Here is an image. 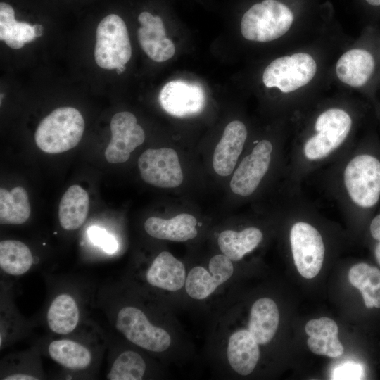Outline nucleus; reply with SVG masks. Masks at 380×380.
I'll return each mask as SVG.
<instances>
[{
  "label": "nucleus",
  "instance_id": "2eb2a0df",
  "mask_svg": "<svg viewBox=\"0 0 380 380\" xmlns=\"http://www.w3.org/2000/svg\"><path fill=\"white\" fill-rule=\"evenodd\" d=\"M146 277L151 286L170 291L179 290L186 279L184 264L167 251L156 256Z\"/></svg>",
  "mask_w": 380,
  "mask_h": 380
},
{
  "label": "nucleus",
  "instance_id": "72a5a7b5",
  "mask_svg": "<svg viewBox=\"0 0 380 380\" xmlns=\"http://www.w3.org/2000/svg\"><path fill=\"white\" fill-rule=\"evenodd\" d=\"M5 42L9 47L15 49L22 48L25 44V43L15 39H7Z\"/></svg>",
  "mask_w": 380,
  "mask_h": 380
},
{
  "label": "nucleus",
  "instance_id": "7c9ffc66",
  "mask_svg": "<svg viewBox=\"0 0 380 380\" xmlns=\"http://www.w3.org/2000/svg\"><path fill=\"white\" fill-rule=\"evenodd\" d=\"M364 376V368L360 364L347 362L336 367L331 379L335 380H356L362 379Z\"/></svg>",
  "mask_w": 380,
  "mask_h": 380
},
{
  "label": "nucleus",
  "instance_id": "5701e85b",
  "mask_svg": "<svg viewBox=\"0 0 380 380\" xmlns=\"http://www.w3.org/2000/svg\"><path fill=\"white\" fill-rule=\"evenodd\" d=\"M48 353L53 361L72 371L84 370L92 362V354L89 348L70 339L51 341Z\"/></svg>",
  "mask_w": 380,
  "mask_h": 380
},
{
  "label": "nucleus",
  "instance_id": "f3484780",
  "mask_svg": "<svg viewBox=\"0 0 380 380\" xmlns=\"http://www.w3.org/2000/svg\"><path fill=\"white\" fill-rule=\"evenodd\" d=\"M196 219L191 215L182 213L170 219L151 217L144 223L148 235L158 239L186 241L196 236Z\"/></svg>",
  "mask_w": 380,
  "mask_h": 380
},
{
  "label": "nucleus",
  "instance_id": "7ed1b4c3",
  "mask_svg": "<svg viewBox=\"0 0 380 380\" xmlns=\"http://www.w3.org/2000/svg\"><path fill=\"white\" fill-rule=\"evenodd\" d=\"M84 129V121L80 111L72 107L55 109L39 124L35 142L39 149L48 153L67 151L78 144Z\"/></svg>",
  "mask_w": 380,
  "mask_h": 380
},
{
  "label": "nucleus",
  "instance_id": "f704fd0d",
  "mask_svg": "<svg viewBox=\"0 0 380 380\" xmlns=\"http://www.w3.org/2000/svg\"><path fill=\"white\" fill-rule=\"evenodd\" d=\"M36 37H39L43 34L44 28L42 25L36 24L32 25Z\"/></svg>",
  "mask_w": 380,
  "mask_h": 380
},
{
  "label": "nucleus",
  "instance_id": "ddd939ff",
  "mask_svg": "<svg viewBox=\"0 0 380 380\" xmlns=\"http://www.w3.org/2000/svg\"><path fill=\"white\" fill-rule=\"evenodd\" d=\"M247 137V128L241 121L234 120L226 126L213 156V166L217 175L225 177L233 172Z\"/></svg>",
  "mask_w": 380,
  "mask_h": 380
},
{
  "label": "nucleus",
  "instance_id": "cd10ccee",
  "mask_svg": "<svg viewBox=\"0 0 380 380\" xmlns=\"http://www.w3.org/2000/svg\"><path fill=\"white\" fill-rule=\"evenodd\" d=\"M139 43L147 56L156 62H164L170 59L175 54V47L173 42L165 37L161 40L144 39Z\"/></svg>",
  "mask_w": 380,
  "mask_h": 380
},
{
  "label": "nucleus",
  "instance_id": "6ab92c4d",
  "mask_svg": "<svg viewBox=\"0 0 380 380\" xmlns=\"http://www.w3.org/2000/svg\"><path fill=\"white\" fill-rule=\"evenodd\" d=\"M279 321V313L274 301L262 298L252 305L248 331L258 344H267L275 335Z\"/></svg>",
  "mask_w": 380,
  "mask_h": 380
},
{
  "label": "nucleus",
  "instance_id": "393cba45",
  "mask_svg": "<svg viewBox=\"0 0 380 380\" xmlns=\"http://www.w3.org/2000/svg\"><path fill=\"white\" fill-rule=\"evenodd\" d=\"M31 213L26 190L17 186L8 191L0 189V222L1 224H20L25 222Z\"/></svg>",
  "mask_w": 380,
  "mask_h": 380
},
{
  "label": "nucleus",
  "instance_id": "f257e3e1",
  "mask_svg": "<svg viewBox=\"0 0 380 380\" xmlns=\"http://www.w3.org/2000/svg\"><path fill=\"white\" fill-rule=\"evenodd\" d=\"M322 184L338 208L366 226L380 205V142L354 144L327 165Z\"/></svg>",
  "mask_w": 380,
  "mask_h": 380
},
{
  "label": "nucleus",
  "instance_id": "9d476101",
  "mask_svg": "<svg viewBox=\"0 0 380 380\" xmlns=\"http://www.w3.org/2000/svg\"><path fill=\"white\" fill-rule=\"evenodd\" d=\"M111 139L104 155L108 162H126L132 152L145 139L142 127L134 115L122 111L113 115L110 121Z\"/></svg>",
  "mask_w": 380,
  "mask_h": 380
},
{
  "label": "nucleus",
  "instance_id": "4be33fe9",
  "mask_svg": "<svg viewBox=\"0 0 380 380\" xmlns=\"http://www.w3.org/2000/svg\"><path fill=\"white\" fill-rule=\"evenodd\" d=\"M263 239L262 231L255 227H248L240 232L224 230L217 239L222 253L231 260H240L245 254L254 250Z\"/></svg>",
  "mask_w": 380,
  "mask_h": 380
},
{
  "label": "nucleus",
  "instance_id": "c85d7f7f",
  "mask_svg": "<svg viewBox=\"0 0 380 380\" xmlns=\"http://www.w3.org/2000/svg\"><path fill=\"white\" fill-rule=\"evenodd\" d=\"M36 38L33 26L25 23L15 21L6 27H0V39H15L27 43Z\"/></svg>",
  "mask_w": 380,
  "mask_h": 380
},
{
  "label": "nucleus",
  "instance_id": "e433bc0d",
  "mask_svg": "<svg viewBox=\"0 0 380 380\" xmlns=\"http://www.w3.org/2000/svg\"><path fill=\"white\" fill-rule=\"evenodd\" d=\"M125 69H126L125 65H122L118 67L115 70H116L117 73L120 75V74H122L125 70Z\"/></svg>",
  "mask_w": 380,
  "mask_h": 380
},
{
  "label": "nucleus",
  "instance_id": "20e7f679",
  "mask_svg": "<svg viewBox=\"0 0 380 380\" xmlns=\"http://www.w3.org/2000/svg\"><path fill=\"white\" fill-rule=\"evenodd\" d=\"M293 22V13L287 6L277 0H264L243 14L241 32L248 40L267 42L285 34Z\"/></svg>",
  "mask_w": 380,
  "mask_h": 380
},
{
  "label": "nucleus",
  "instance_id": "a211bd4d",
  "mask_svg": "<svg viewBox=\"0 0 380 380\" xmlns=\"http://www.w3.org/2000/svg\"><path fill=\"white\" fill-rule=\"evenodd\" d=\"M260 357L258 343L248 330L234 332L229 339L227 358L232 369L242 376L250 374Z\"/></svg>",
  "mask_w": 380,
  "mask_h": 380
},
{
  "label": "nucleus",
  "instance_id": "412c9836",
  "mask_svg": "<svg viewBox=\"0 0 380 380\" xmlns=\"http://www.w3.org/2000/svg\"><path fill=\"white\" fill-rule=\"evenodd\" d=\"M80 317V310L75 298L68 293H61L50 304L46 321L51 331L65 335L75 329Z\"/></svg>",
  "mask_w": 380,
  "mask_h": 380
},
{
  "label": "nucleus",
  "instance_id": "c756f323",
  "mask_svg": "<svg viewBox=\"0 0 380 380\" xmlns=\"http://www.w3.org/2000/svg\"><path fill=\"white\" fill-rule=\"evenodd\" d=\"M87 234L94 245L99 246L107 253H114L118 248L115 237L100 227H90L87 230Z\"/></svg>",
  "mask_w": 380,
  "mask_h": 380
},
{
  "label": "nucleus",
  "instance_id": "9b49d317",
  "mask_svg": "<svg viewBox=\"0 0 380 380\" xmlns=\"http://www.w3.org/2000/svg\"><path fill=\"white\" fill-rule=\"evenodd\" d=\"M159 102L170 115L184 118L201 113L205 106L206 96L200 85L177 80L164 85L159 94Z\"/></svg>",
  "mask_w": 380,
  "mask_h": 380
},
{
  "label": "nucleus",
  "instance_id": "f8f14e48",
  "mask_svg": "<svg viewBox=\"0 0 380 380\" xmlns=\"http://www.w3.org/2000/svg\"><path fill=\"white\" fill-rule=\"evenodd\" d=\"M209 272L201 266L193 267L186 279L185 288L189 296L204 299L232 275V260L224 254L213 256L209 262Z\"/></svg>",
  "mask_w": 380,
  "mask_h": 380
},
{
  "label": "nucleus",
  "instance_id": "1a4fd4ad",
  "mask_svg": "<svg viewBox=\"0 0 380 380\" xmlns=\"http://www.w3.org/2000/svg\"><path fill=\"white\" fill-rule=\"evenodd\" d=\"M141 178L160 188H175L183 181V173L177 152L172 148H149L138 160Z\"/></svg>",
  "mask_w": 380,
  "mask_h": 380
},
{
  "label": "nucleus",
  "instance_id": "4468645a",
  "mask_svg": "<svg viewBox=\"0 0 380 380\" xmlns=\"http://www.w3.org/2000/svg\"><path fill=\"white\" fill-rule=\"evenodd\" d=\"M376 68L375 59L364 49H353L345 52L336 66L337 77L352 87H361L372 78Z\"/></svg>",
  "mask_w": 380,
  "mask_h": 380
},
{
  "label": "nucleus",
  "instance_id": "b1692460",
  "mask_svg": "<svg viewBox=\"0 0 380 380\" xmlns=\"http://www.w3.org/2000/svg\"><path fill=\"white\" fill-rule=\"evenodd\" d=\"M349 281L360 292L368 309H380V270L366 262L354 265L348 273Z\"/></svg>",
  "mask_w": 380,
  "mask_h": 380
},
{
  "label": "nucleus",
  "instance_id": "dca6fc26",
  "mask_svg": "<svg viewBox=\"0 0 380 380\" xmlns=\"http://www.w3.org/2000/svg\"><path fill=\"white\" fill-rule=\"evenodd\" d=\"M305 330L309 336L308 346L312 353L331 357L343 353V346L338 338V328L333 319L325 317L311 319Z\"/></svg>",
  "mask_w": 380,
  "mask_h": 380
},
{
  "label": "nucleus",
  "instance_id": "473e14b6",
  "mask_svg": "<svg viewBox=\"0 0 380 380\" xmlns=\"http://www.w3.org/2000/svg\"><path fill=\"white\" fill-rule=\"evenodd\" d=\"M1 379L4 380H36L38 378L32 374H25V373H15L6 375Z\"/></svg>",
  "mask_w": 380,
  "mask_h": 380
},
{
  "label": "nucleus",
  "instance_id": "a878e982",
  "mask_svg": "<svg viewBox=\"0 0 380 380\" xmlns=\"http://www.w3.org/2000/svg\"><path fill=\"white\" fill-rule=\"evenodd\" d=\"M33 257L30 248L17 240H4L0 242V267L5 273L20 276L32 267Z\"/></svg>",
  "mask_w": 380,
  "mask_h": 380
},
{
  "label": "nucleus",
  "instance_id": "423d86ee",
  "mask_svg": "<svg viewBox=\"0 0 380 380\" xmlns=\"http://www.w3.org/2000/svg\"><path fill=\"white\" fill-rule=\"evenodd\" d=\"M277 151L268 139L255 141L233 174L229 184L232 192L242 197L256 192L275 162Z\"/></svg>",
  "mask_w": 380,
  "mask_h": 380
},
{
  "label": "nucleus",
  "instance_id": "2f4dec72",
  "mask_svg": "<svg viewBox=\"0 0 380 380\" xmlns=\"http://www.w3.org/2000/svg\"><path fill=\"white\" fill-rule=\"evenodd\" d=\"M368 232L373 243V253L380 266V205L367 224Z\"/></svg>",
  "mask_w": 380,
  "mask_h": 380
},
{
  "label": "nucleus",
  "instance_id": "bb28decb",
  "mask_svg": "<svg viewBox=\"0 0 380 380\" xmlns=\"http://www.w3.org/2000/svg\"><path fill=\"white\" fill-rule=\"evenodd\" d=\"M146 371L141 356L132 350H126L114 360L106 379L110 380H140Z\"/></svg>",
  "mask_w": 380,
  "mask_h": 380
},
{
  "label": "nucleus",
  "instance_id": "f03ea898",
  "mask_svg": "<svg viewBox=\"0 0 380 380\" xmlns=\"http://www.w3.org/2000/svg\"><path fill=\"white\" fill-rule=\"evenodd\" d=\"M353 116L346 109L331 106L319 112L311 124L291 145L286 160V189L300 191L303 181L338 158L355 143Z\"/></svg>",
  "mask_w": 380,
  "mask_h": 380
},
{
  "label": "nucleus",
  "instance_id": "39448f33",
  "mask_svg": "<svg viewBox=\"0 0 380 380\" xmlns=\"http://www.w3.org/2000/svg\"><path fill=\"white\" fill-rule=\"evenodd\" d=\"M132 56V46L126 25L115 14L105 17L96 29L94 58L96 64L107 70L125 65Z\"/></svg>",
  "mask_w": 380,
  "mask_h": 380
},
{
  "label": "nucleus",
  "instance_id": "6e6552de",
  "mask_svg": "<svg viewBox=\"0 0 380 380\" xmlns=\"http://www.w3.org/2000/svg\"><path fill=\"white\" fill-rule=\"evenodd\" d=\"M115 328L128 341L149 351L163 352L171 343L167 331L152 324L144 312L134 306L127 305L119 310Z\"/></svg>",
  "mask_w": 380,
  "mask_h": 380
},
{
  "label": "nucleus",
  "instance_id": "aec40b11",
  "mask_svg": "<svg viewBox=\"0 0 380 380\" xmlns=\"http://www.w3.org/2000/svg\"><path fill=\"white\" fill-rule=\"evenodd\" d=\"M89 210V196L79 185L70 186L61 199L58 218L65 230L79 229L86 220Z\"/></svg>",
  "mask_w": 380,
  "mask_h": 380
},
{
  "label": "nucleus",
  "instance_id": "0eeeda50",
  "mask_svg": "<svg viewBox=\"0 0 380 380\" xmlns=\"http://www.w3.org/2000/svg\"><path fill=\"white\" fill-rule=\"evenodd\" d=\"M316 71L317 63L310 54L296 53L272 61L263 72L262 82L267 88L290 93L308 84Z\"/></svg>",
  "mask_w": 380,
  "mask_h": 380
},
{
  "label": "nucleus",
  "instance_id": "c9c22d12",
  "mask_svg": "<svg viewBox=\"0 0 380 380\" xmlns=\"http://www.w3.org/2000/svg\"><path fill=\"white\" fill-rule=\"evenodd\" d=\"M365 1L372 6H380V0H365Z\"/></svg>",
  "mask_w": 380,
  "mask_h": 380
}]
</instances>
